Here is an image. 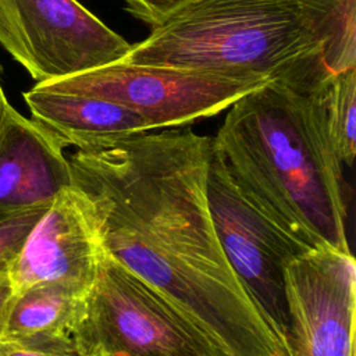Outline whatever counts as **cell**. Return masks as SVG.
<instances>
[{
    "mask_svg": "<svg viewBox=\"0 0 356 356\" xmlns=\"http://www.w3.org/2000/svg\"><path fill=\"white\" fill-rule=\"evenodd\" d=\"M213 136L143 132L68 157L107 253L159 291L222 356H289L229 266L210 216Z\"/></svg>",
    "mask_w": 356,
    "mask_h": 356,
    "instance_id": "cell-1",
    "label": "cell"
},
{
    "mask_svg": "<svg viewBox=\"0 0 356 356\" xmlns=\"http://www.w3.org/2000/svg\"><path fill=\"white\" fill-rule=\"evenodd\" d=\"M321 82L285 74L235 100L213 145L242 193L312 250L352 253Z\"/></svg>",
    "mask_w": 356,
    "mask_h": 356,
    "instance_id": "cell-2",
    "label": "cell"
},
{
    "mask_svg": "<svg viewBox=\"0 0 356 356\" xmlns=\"http://www.w3.org/2000/svg\"><path fill=\"white\" fill-rule=\"evenodd\" d=\"M356 0H196L120 60L267 82L320 61Z\"/></svg>",
    "mask_w": 356,
    "mask_h": 356,
    "instance_id": "cell-3",
    "label": "cell"
},
{
    "mask_svg": "<svg viewBox=\"0 0 356 356\" xmlns=\"http://www.w3.org/2000/svg\"><path fill=\"white\" fill-rule=\"evenodd\" d=\"M72 337L83 356H222L195 321L108 253Z\"/></svg>",
    "mask_w": 356,
    "mask_h": 356,
    "instance_id": "cell-4",
    "label": "cell"
},
{
    "mask_svg": "<svg viewBox=\"0 0 356 356\" xmlns=\"http://www.w3.org/2000/svg\"><path fill=\"white\" fill-rule=\"evenodd\" d=\"M206 196L218 242L229 266L271 328L286 345L289 309L285 268L312 249L275 225L242 193L214 150V145Z\"/></svg>",
    "mask_w": 356,
    "mask_h": 356,
    "instance_id": "cell-5",
    "label": "cell"
},
{
    "mask_svg": "<svg viewBox=\"0 0 356 356\" xmlns=\"http://www.w3.org/2000/svg\"><path fill=\"white\" fill-rule=\"evenodd\" d=\"M44 82L124 104L140 114L152 131L216 115L264 83L206 70L121 61Z\"/></svg>",
    "mask_w": 356,
    "mask_h": 356,
    "instance_id": "cell-6",
    "label": "cell"
},
{
    "mask_svg": "<svg viewBox=\"0 0 356 356\" xmlns=\"http://www.w3.org/2000/svg\"><path fill=\"white\" fill-rule=\"evenodd\" d=\"M0 44L36 82L117 63L132 47L76 0H0Z\"/></svg>",
    "mask_w": 356,
    "mask_h": 356,
    "instance_id": "cell-7",
    "label": "cell"
},
{
    "mask_svg": "<svg viewBox=\"0 0 356 356\" xmlns=\"http://www.w3.org/2000/svg\"><path fill=\"white\" fill-rule=\"evenodd\" d=\"M285 286L289 356H355L353 254L309 250L285 268Z\"/></svg>",
    "mask_w": 356,
    "mask_h": 356,
    "instance_id": "cell-8",
    "label": "cell"
},
{
    "mask_svg": "<svg viewBox=\"0 0 356 356\" xmlns=\"http://www.w3.org/2000/svg\"><path fill=\"white\" fill-rule=\"evenodd\" d=\"M106 256L90 202L70 185L33 227L8 280L14 295L40 284H58L88 295Z\"/></svg>",
    "mask_w": 356,
    "mask_h": 356,
    "instance_id": "cell-9",
    "label": "cell"
},
{
    "mask_svg": "<svg viewBox=\"0 0 356 356\" xmlns=\"http://www.w3.org/2000/svg\"><path fill=\"white\" fill-rule=\"evenodd\" d=\"M64 143L10 106L0 129V211L50 206L71 185Z\"/></svg>",
    "mask_w": 356,
    "mask_h": 356,
    "instance_id": "cell-10",
    "label": "cell"
},
{
    "mask_svg": "<svg viewBox=\"0 0 356 356\" xmlns=\"http://www.w3.org/2000/svg\"><path fill=\"white\" fill-rule=\"evenodd\" d=\"M24 99L35 121L76 150L104 149L152 131L140 114L124 104L57 89L44 81L25 92Z\"/></svg>",
    "mask_w": 356,
    "mask_h": 356,
    "instance_id": "cell-11",
    "label": "cell"
},
{
    "mask_svg": "<svg viewBox=\"0 0 356 356\" xmlns=\"http://www.w3.org/2000/svg\"><path fill=\"white\" fill-rule=\"evenodd\" d=\"M86 295L58 284H40L14 295L3 339L39 334H71L82 318Z\"/></svg>",
    "mask_w": 356,
    "mask_h": 356,
    "instance_id": "cell-12",
    "label": "cell"
},
{
    "mask_svg": "<svg viewBox=\"0 0 356 356\" xmlns=\"http://www.w3.org/2000/svg\"><path fill=\"white\" fill-rule=\"evenodd\" d=\"M321 102L334 149L341 163L350 167L356 153V67L325 78Z\"/></svg>",
    "mask_w": 356,
    "mask_h": 356,
    "instance_id": "cell-13",
    "label": "cell"
},
{
    "mask_svg": "<svg viewBox=\"0 0 356 356\" xmlns=\"http://www.w3.org/2000/svg\"><path fill=\"white\" fill-rule=\"evenodd\" d=\"M50 206H38L24 210L0 211V281L17 260L26 238Z\"/></svg>",
    "mask_w": 356,
    "mask_h": 356,
    "instance_id": "cell-14",
    "label": "cell"
},
{
    "mask_svg": "<svg viewBox=\"0 0 356 356\" xmlns=\"http://www.w3.org/2000/svg\"><path fill=\"white\" fill-rule=\"evenodd\" d=\"M0 356H83L71 334H39L0 338Z\"/></svg>",
    "mask_w": 356,
    "mask_h": 356,
    "instance_id": "cell-15",
    "label": "cell"
},
{
    "mask_svg": "<svg viewBox=\"0 0 356 356\" xmlns=\"http://www.w3.org/2000/svg\"><path fill=\"white\" fill-rule=\"evenodd\" d=\"M125 10L150 28L163 25L196 0H122Z\"/></svg>",
    "mask_w": 356,
    "mask_h": 356,
    "instance_id": "cell-16",
    "label": "cell"
},
{
    "mask_svg": "<svg viewBox=\"0 0 356 356\" xmlns=\"http://www.w3.org/2000/svg\"><path fill=\"white\" fill-rule=\"evenodd\" d=\"M14 299V291L8 278L0 281V337L3 334V327L6 323L7 313Z\"/></svg>",
    "mask_w": 356,
    "mask_h": 356,
    "instance_id": "cell-17",
    "label": "cell"
},
{
    "mask_svg": "<svg viewBox=\"0 0 356 356\" xmlns=\"http://www.w3.org/2000/svg\"><path fill=\"white\" fill-rule=\"evenodd\" d=\"M10 103L4 95V90H3V86H1V82H0V129L3 127V122H4V118L7 115V111L10 108Z\"/></svg>",
    "mask_w": 356,
    "mask_h": 356,
    "instance_id": "cell-18",
    "label": "cell"
}]
</instances>
